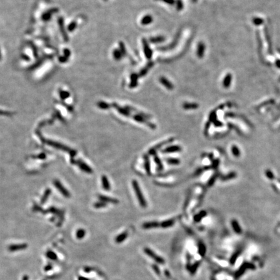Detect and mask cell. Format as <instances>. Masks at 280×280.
<instances>
[{"label": "cell", "instance_id": "obj_15", "mask_svg": "<svg viewBox=\"0 0 280 280\" xmlns=\"http://www.w3.org/2000/svg\"><path fill=\"white\" fill-rule=\"evenodd\" d=\"M144 159H145V169L146 170V172L148 174V175H151V172H150V164L149 156L147 155H145L144 156Z\"/></svg>", "mask_w": 280, "mask_h": 280}, {"label": "cell", "instance_id": "obj_33", "mask_svg": "<svg viewBox=\"0 0 280 280\" xmlns=\"http://www.w3.org/2000/svg\"><path fill=\"white\" fill-rule=\"evenodd\" d=\"M160 1H162V2H164L165 3H167L169 5H172L175 3L174 0H160Z\"/></svg>", "mask_w": 280, "mask_h": 280}, {"label": "cell", "instance_id": "obj_25", "mask_svg": "<svg viewBox=\"0 0 280 280\" xmlns=\"http://www.w3.org/2000/svg\"><path fill=\"white\" fill-rule=\"evenodd\" d=\"M166 161H167V162L168 163L172 164V165H178V164L180 163V161L179 159L171 158H167V160H166Z\"/></svg>", "mask_w": 280, "mask_h": 280}, {"label": "cell", "instance_id": "obj_34", "mask_svg": "<svg viewBox=\"0 0 280 280\" xmlns=\"http://www.w3.org/2000/svg\"><path fill=\"white\" fill-rule=\"evenodd\" d=\"M232 150H233V153H234L235 156H237V155H239V151H238L237 149L235 147H234L232 148Z\"/></svg>", "mask_w": 280, "mask_h": 280}, {"label": "cell", "instance_id": "obj_28", "mask_svg": "<svg viewBox=\"0 0 280 280\" xmlns=\"http://www.w3.org/2000/svg\"><path fill=\"white\" fill-rule=\"evenodd\" d=\"M232 225H233V227H234V230H235V231H237V232H239V231H240L239 226H238L237 223L236 221H235V220L232 221Z\"/></svg>", "mask_w": 280, "mask_h": 280}, {"label": "cell", "instance_id": "obj_18", "mask_svg": "<svg viewBox=\"0 0 280 280\" xmlns=\"http://www.w3.org/2000/svg\"><path fill=\"white\" fill-rule=\"evenodd\" d=\"M231 74L228 73L226 75L225 78H224V81H223V86L224 88H228L230 86V83H231Z\"/></svg>", "mask_w": 280, "mask_h": 280}, {"label": "cell", "instance_id": "obj_3", "mask_svg": "<svg viewBox=\"0 0 280 280\" xmlns=\"http://www.w3.org/2000/svg\"><path fill=\"white\" fill-rule=\"evenodd\" d=\"M132 118L135 121L139 122V123H145V124H147V125L149 126V127H150V128H151V129H156V125H155V124H152V123H150V122H148L146 120L147 119H145V118H143V117L141 116V115H138V114H136V115H133Z\"/></svg>", "mask_w": 280, "mask_h": 280}, {"label": "cell", "instance_id": "obj_5", "mask_svg": "<svg viewBox=\"0 0 280 280\" xmlns=\"http://www.w3.org/2000/svg\"><path fill=\"white\" fill-rule=\"evenodd\" d=\"M143 45L144 51H145V55H146V57L147 59H151L152 55V50L148 44L146 40L143 39Z\"/></svg>", "mask_w": 280, "mask_h": 280}, {"label": "cell", "instance_id": "obj_20", "mask_svg": "<svg viewBox=\"0 0 280 280\" xmlns=\"http://www.w3.org/2000/svg\"><path fill=\"white\" fill-rule=\"evenodd\" d=\"M154 160H155V163L157 164L158 169V170H160V171L162 170L163 169V164H162V163H161L160 159L159 158V157L157 155H155V154H154Z\"/></svg>", "mask_w": 280, "mask_h": 280}, {"label": "cell", "instance_id": "obj_13", "mask_svg": "<svg viewBox=\"0 0 280 280\" xmlns=\"http://www.w3.org/2000/svg\"><path fill=\"white\" fill-rule=\"evenodd\" d=\"M153 21V18L152 17L151 15H146L143 17V18L141 19V23L143 25H149L150 23H151Z\"/></svg>", "mask_w": 280, "mask_h": 280}, {"label": "cell", "instance_id": "obj_27", "mask_svg": "<svg viewBox=\"0 0 280 280\" xmlns=\"http://www.w3.org/2000/svg\"><path fill=\"white\" fill-rule=\"evenodd\" d=\"M217 175H215L214 176H212V177L210 179H209V182H208V187H211V186L212 185H213V184L215 183V181L216 178H217Z\"/></svg>", "mask_w": 280, "mask_h": 280}, {"label": "cell", "instance_id": "obj_38", "mask_svg": "<svg viewBox=\"0 0 280 280\" xmlns=\"http://www.w3.org/2000/svg\"><path fill=\"white\" fill-rule=\"evenodd\" d=\"M104 1H107V0H104Z\"/></svg>", "mask_w": 280, "mask_h": 280}, {"label": "cell", "instance_id": "obj_29", "mask_svg": "<svg viewBox=\"0 0 280 280\" xmlns=\"http://www.w3.org/2000/svg\"><path fill=\"white\" fill-rule=\"evenodd\" d=\"M119 45H120V51H121V52L122 55H126V54H127V53L126 52H127V51H126L125 47H124V44H123L122 42H120Z\"/></svg>", "mask_w": 280, "mask_h": 280}, {"label": "cell", "instance_id": "obj_6", "mask_svg": "<svg viewBox=\"0 0 280 280\" xmlns=\"http://www.w3.org/2000/svg\"><path fill=\"white\" fill-rule=\"evenodd\" d=\"M205 48H206L205 44H204L203 42L198 43V46H197V55L199 59H202V58H203L204 55V52H205Z\"/></svg>", "mask_w": 280, "mask_h": 280}, {"label": "cell", "instance_id": "obj_31", "mask_svg": "<svg viewBox=\"0 0 280 280\" xmlns=\"http://www.w3.org/2000/svg\"><path fill=\"white\" fill-rule=\"evenodd\" d=\"M99 106L100 108H103V109H107V108L110 107V106L108 104H107L106 103H104V102H101V103H99Z\"/></svg>", "mask_w": 280, "mask_h": 280}, {"label": "cell", "instance_id": "obj_12", "mask_svg": "<svg viewBox=\"0 0 280 280\" xmlns=\"http://www.w3.org/2000/svg\"><path fill=\"white\" fill-rule=\"evenodd\" d=\"M180 33H178V34L177 37L176 38V39H175V40L173 41V42L172 43V44H169V45H167V47H160V48H158V49H160V50H168V49H172V48L175 47V45H176V44H177L178 43V40H179L180 38Z\"/></svg>", "mask_w": 280, "mask_h": 280}, {"label": "cell", "instance_id": "obj_32", "mask_svg": "<svg viewBox=\"0 0 280 280\" xmlns=\"http://www.w3.org/2000/svg\"><path fill=\"white\" fill-rule=\"evenodd\" d=\"M210 124H211L210 122L208 121V123H206V124L205 130H204V134H205L206 136L208 135V130H209V127H210Z\"/></svg>", "mask_w": 280, "mask_h": 280}, {"label": "cell", "instance_id": "obj_7", "mask_svg": "<svg viewBox=\"0 0 280 280\" xmlns=\"http://www.w3.org/2000/svg\"><path fill=\"white\" fill-rule=\"evenodd\" d=\"M182 150V148L178 145H174V146H170L167 147L166 149L163 150V153H172V152H180Z\"/></svg>", "mask_w": 280, "mask_h": 280}, {"label": "cell", "instance_id": "obj_37", "mask_svg": "<svg viewBox=\"0 0 280 280\" xmlns=\"http://www.w3.org/2000/svg\"><path fill=\"white\" fill-rule=\"evenodd\" d=\"M0 58H1V53H0Z\"/></svg>", "mask_w": 280, "mask_h": 280}, {"label": "cell", "instance_id": "obj_23", "mask_svg": "<svg viewBox=\"0 0 280 280\" xmlns=\"http://www.w3.org/2000/svg\"><path fill=\"white\" fill-rule=\"evenodd\" d=\"M127 236H128V233L127 232L123 233L122 234L119 235V236H118V237H117L116 239V241L118 242V243H121V242H123V240H124L126 239H127Z\"/></svg>", "mask_w": 280, "mask_h": 280}, {"label": "cell", "instance_id": "obj_22", "mask_svg": "<svg viewBox=\"0 0 280 280\" xmlns=\"http://www.w3.org/2000/svg\"><path fill=\"white\" fill-rule=\"evenodd\" d=\"M101 199L103 200L104 201V202H111V203H113V204H118V202H118V200L114 199V198H109V197H104V196H101Z\"/></svg>", "mask_w": 280, "mask_h": 280}, {"label": "cell", "instance_id": "obj_26", "mask_svg": "<svg viewBox=\"0 0 280 280\" xmlns=\"http://www.w3.org/2000/svg\"><path fill=\"white\" fill-rule=\"evenodd\" d=\"M216 120V112L215 111H212L209 116V121L210 123L214 122Z\"/></svg>", "mask_w": 280, "mask_h": 280}, {"label": "cell", "instance_id": "obj_10", "mask_svg": "<svg viewBox=\"0 0 280 280\" xmlns=\"http://www.w3.org/2000/svg\"><path fill=\"white\" fill-rule=\"evenodd\" d=\"M159 226H160V223L156 221H152L144 223L142 226L144 229H150V228H157Z\"/></svg>", "mask_w": 280, "mask_h": 280}, {"label": "cell", "instance_id": "obj_14", "mask_svg": "<svg viewBox=\"0 0 280 280\" xmlns=\"http://www.w3.org/2000/svg\"><path fill=\"white\" fill-rule=\"evenodd\" d=\"M165 40V37L162 36H158L156 37H152L149 39V41L152 44H158V43L163 42Z\"/></svg>", "mask_w": 280, "mask_h": 280}, {"label": "cell", "instance_id": "obj_36", "mask_svg": "<svg viewBox=\"0 0 280 280\" xmlns=\"http://www.w3.org/2000/svg\"><path fill=\"white\" fill-rule=\"evenodd\" d=\"M213 123H214L216 127H220V126L223 125V124H222V123H220V121H217V120H215L214 122H213Z\"/></svg>", "mask_w": 280, "mask_h": 280}, {"label": "cell", "instance_id": "obj_24", "mask_svg": "<svg viewBox=\"0 0 280 280\" xmlns=\"http://www.w3.org/2000/svg\"><path fill=\"white\" fill-rule=\"evenodd\" d=\"M113 58H114L115 59H116V60H120V59H121V56L123 55H122L120 50L115 49V50L113 51Z\"/></svg>", "mask_w": 280, "mask_h": 280}, {"label": "cell", "instance_id": "obj_9", "mask_svg": "<svg viewBox=\"0 0 280 280\" xmlns=\"http://www.w3.org/2000/svg\"><path fill=\"white\" fill-rule=\"evenodd\" d=\"M113 107H115V108L118 110V112H119V113H121L122 115H124V116L126 117H130V115H130V111H129V110H127L126 108H122V107H119V105H118L116 103H113Z\"/></svg>", "mask_w": 280, "mask_h": 280}, {"label": "cell", "instance_id": "obj_16", "mask_svg": "<svg viewBox=\"0 0 280 280\" xmlns=\"http://www.w3.org/2000/svg\"><path fill=\"white\" fill-rule=\"evenodd\" d=\"M175 219H169V220H165V221L162 222V223L160 224V226H161L162 228H169V227H171L172 226H173L174 224H175Z\"/></svg>", "mask_w": 280, "mask_h": 280}, {"label": "cell", "instance_id": "obj_11", "mask_svg": "<svg viewBox=\"0 0 280 280\" xmlns=\"http://www.w3.org/2000/svg\"><path fill=\"white\" fill-rule=\"evenodd\" d=\"M199 105L195 103H185L183 104V108L185 110H195L198 108Z\"/></svg>", "mask_w": 280, "mask_h": 280}, {"label": "cell", "instance_id": "obj_1", "mask_svg": "<svg viewBox=\"0 0 280 280\" xmlns=\"http://www.w3.org/2000/svg\"><path fill=\"white\" fill-rule=\"evenodd\" d=\"M132 187L133 188H134V191H135L136 194L137 198H138V201H139V204L141 206L142 208H146L147 207L146 200L144 198V197L142 194L141 189H140V187H139L138 182H137L136 180H132Z\"/></svg>", "mask_w": 280, "mask_h": 280}, {"label": "cell", "instance_id": "obj_4", "mask_svg": "<svg viewBox=\"0 0 280 280\" xmlns=\"http://www.w3.org/2000/svg\"><path fill=\"white\" fill-rule=\"evenodd\" d=\"M173 140H174V138H171V139H168V140H165V141H163V142L160 143L159 144H158V145H155V147H153L152 148H151V149L149 150V153L150 154V155H154V154H155V152H156V150H158V149H159L160 148H161V147L163 146V145H166V144H168V143H169L172 142V141H173Z\"/></svg>", "mask_w": 280, "mask_h": 280}, {"label": "cell", "instance_id": "obj_30", "mask_svg": "<svg viewBox=\"0 0 280 280\" xmlns=\"http://www.w3.org/2000/svg\"><path fill=\"white\" fill-rule=\"evenodd\" d=\"M176 8L178 11L183 8V3H182V2L181 0H178L177 2H176Z\"/></svg>", "mask_w": 280, "mask_h": 280}, {"label": "cell", "instance_id": "obj_19", "mask_svg": "<svg viewBox=\"0 0 280 280\" xmlns=\"http://www.w3.org/2000/svg\"><path fill=\"white\" fill-rule=\"evenodd\" d=\"M207 215V212L206 211H202L196 215L194 217V220L195 222H199L203 219L204 217Z\"/></svg>", "mask_w": 280, "mask_h": 280}, {"label": "cell", "instance_id": "obj_35", "mask_svg": "<svg viewBox=\"0 0 280 280\" xmlns=\"http://www.w3.org/2000/svg\"><path fill=\"white\" fill-rule=\"evenodd\" d=\"M75 27H76V25H75V23H71V25H70V27H69V30L70 31L73 30V29L75 28Z\"/></svg>", "mask_w": 280, "mask_h": 280}, {"label": "cell", "instance_id": "obj_8", "mask_svg": "<svg viewBox=\"0 0 280 280\" xmlns=\"http://www.w3.org/2000/svg\"><path fill=\"white\" fill-rule=\"evenodd\" d=\"M160 81L164 86L169 90H172L174 88V86L167 79L164 77H161L160 78Z\"/></svg>", "mask_w": 280, "mask_h": 280}, {"label": "cell", "instance_id": "obj_17", "mask_svg": "<svg viewBox=\"0 0 280 280\" xmlns=\"http://www.w3.org/2000/svg\"><path fill=\"white\" fill-rule=\"evenodd\" d=\"M139 77V75H138L137 74L134 73L131 75V82H130V88H134L138 85V79Z\"/></svg>", "mask_w": 280, "mask_h": 280}, {"label": "cell", "instance_id": "obj_21", "mask_svg": "<svg viewBox=\"0 0 280 280\" xmlns=\"http://www.w3.org/2000/svg\"><path fill=\"white\" fill-rule=\"evenodd\" d=\"M102 181H103V187H104L105 189L109 190L110 189V186L109 182H108V179L105 176H103V178H102Z\"/></svg>", "mask_w": 280, "mask_h": 280}, {"label": "cell", "instance_id": "obj_2", "mask_svg": "<svg viewBox=\"0 0 280 280\" xmlns=\"http://www.w3.org/2000/svg\"><path fill=\"white\" fill-rule=\"evenodd\" d=\"M144 252H145V253H146L147 256H149V257H151L152 259H153V260H155V261H156L158 263L163 264L165 263L164 260L161 257H160V256L156 255V254H155V253L152 250H150V249L147 248H144Z\"/></svg>", "mask_w": 280, "mask_h": 280}]
</instances>
